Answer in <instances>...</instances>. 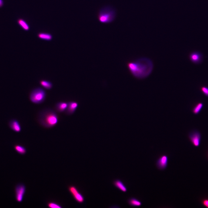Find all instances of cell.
Wrapping results in <instances>:
<instances>
[{
	"label": "cell",
	"mask_w": 208,
	"mask_h": 208,
	"mask_svg": "<svg viewBox=\"0 0 208 208\" xmlns=\"http://www.w3.org/2000/svg\"><path fill=\"white\" fill-rule=\"evenodd\" d=\"M129 72L135 78L139 79L145 78L151 73L153 64L150 59L142 57L127 63Z\"/></svg>",
	"instance_id": "cell-1"
},
{
	"label": "cell",
	"mask_w": 208,
	"mask_h": 208,
	"mask_svg": "<svg viewBox=\"0 0 208 208\" xmlns=\"http://www.w3.org/2000/svg\"><path fill=\"white\" fill-rule=\"evenodd\" d=\"M39 123L47 128L52 127L58 122V117L55 112L52 109H46L41 111L38 117Z\"/></svg>",
	"instance_id": "cell-2"
},
{
	"label": "cell",
	"mask_w": 208,
	"mask_h": 208,
	"mask_svg": "<svg viewBox=\"0 0 208 208\" xmlns=\"http://www.w3.org/2000/svg\"><path fill=\"white\" fill-rule=\"evenodd\" d=\"M97 16L98 20L100 23L104 24L109 23L115 19L116 12L111 7L106 6L99 10Z\"/></svg>",
	"instance_id": "cell-3"
},
{
	"label": "cell",
	"mask_w": 208,
	"mask_h": 208,
	"mask_svg": "<svg viewBox=\"0 0 208 208\" xmlns=\"http://www.w3.org/2000/svg\"><path fill=\"white\" fill-rule=\"evenodd\" d=\"M45 90L41 87L34 89L31 92L29 99L31 101L35 104H40L43 103L46 97Z\"/></svg>",
	"instance_id": "cell-4"
},
{
	"label": "cell",
	"mask_w": 208,
	"mask_h": 208,
	"mask_svg": "<svg viewBox=\"0 0 208 208\" xmlns=\"http://www.w3.org/2000/svg\"><path fill=\"white\" fill-rule=\"evenodd\" d=\"M188 138L192 144L196 147H198L201 143V135L200 132L197 129H194L189 132Z\"/></svg>",
	"instance_id": "cell-5"
},
{
	"label": "cell",
	"mask_w": 208,
	"mask_h": 208,
	"mask_svg": "<svg viewBox=\"0 0 208 208\" xmlns=\"http://www.w3.org/2000/svg\"><path fill=\"white\" fill-rule=\"evenodd\" d=\"M26 192V187L23 183H19L15 187V197L16 200L18 202L22 201Z\"/></svg>",
	"instance_id": "cell-6"
},
{
	"label": "cell",
	"mask_w": 208,
	"mask_h": 208,
	"mask_svg": "<svg viewBox=\"0 0 208 208\" xmlns=\"http://www.w3.org/2000/svg\"><path fill=\"white\" fill-rule=\"evenodd\" d=\"M68 190L74 199L79 203H83L84 201L83 196L78 191L77 187L73 185H70L68 187Z\"/></svg>",
	"instance_id": "cell-7"
},
{
	"label": "cell",
	"mask_w": 208,
	"mask_h": 208,
	"mask_svg": "<svg viewBox=\"0 0 208 208\" xmlns=\"http://www.w3.org/2000/svg\"><path fill=\"white\" fill-rule=\"evenodd\" d=\"M168 157L167 155H164L160 156L156 162V165L158 168L160 170L166 169L168 166Z\"/></svg>",
	"instance_id": "cell-8"
},
{
	"label": "cell",
	"mask_w": 208,
	"mask_h": 208,
	"mask_svg": "<svg viewBox=\"0 0 208 208\" xmlns=\"http://www.w3.org/2000/svg\"><path fill=\"white\" fill-rule=\"evenodd\" d=\"M189 58L192 62L196 64H198L202 62L203 56L202 54L199 52L195 51L190 54Z\"/></svg>",
	"instance_id": "cell-9"
},
{
	"label": "cell",
	"mask_w": 208,
	"mask_h": 208,
	"mask_svg": "<svg viewBox=\"0 0 208 208\" xmlns=\"http://www.w3.org/2000/svg\"><path fill=\"white\" fill-rule=\"evenodd\" d=\"M77 102L75 101H70L68 102V105L65 111V113L67 115H71L73 114L78 107Z\"/></svg>",
	"instance_id": "cell-10"
},
{
	"label": "cell",
	"mask_w": 208,
	"mask_h": 208,
	"mask_svg": "<svg viewBox=\"0 0 208 208\" xmlns=\"http://www.w3.org/2000/svg\"><path fill=\"white\" fill-rule=\"evenodd\" d=\"M9 125L12 130L16 132H19L21 131V127L16 119H13L10 120L9 122Z\"/></svg>",
	"instance_id": "cell-11"
},
{
	"label": "cell",
	"mask_w": 208,
	"mask_h": 208,
	"mask_svg": "<svg viewBox=\"0 0 208 208\" xmlns=\"http://www.w3.org/2000/svg\"><path fill=\"white\" fill-rule=\"evenodd\" d=\"M113 183L114 186L117 189L123 192H126L127 191V189L123 182L119 179L114 180Z\"/></svg>",
	"instance_id": "cell-12"
},
{
	"label": "cell",
	"mask_w": 208,
	"mask_h": 208,
	"mask_svg": "<svg viewBox=\"0 0 208 208\" xmlns=\"http://www.w3.org/2000/svg\"><path fill=\"white\" fill-rule=\"evenodd\" d=\"M68 105V102H60L55 105V108L58 112L61 113L65 111Z\"/></svg>",
	"instance_id": "cell-13"
},
{
	"label": "cell",
	"mask_w": 208,
	"mask_h": 208,
	"mask_svg": "<svg viewBox=\"0 0 208 208\" xmlns=\"http://www.w3.org/2000/svg\"><path fill=\"white\" fill-rule=\"evenodd\" d=\"M127 202L132 207H140L142 205V203L140 201L133 197L130 198L128 199Z\"/></svg>",
	"instance_id": "cell-14"
},
{
	"label": "cell",
	"mask_w": 208,
	"mask_h": 208,
	"mask_svg": "<svg viewBox=\"0 0 208 208\" xmlns=\"http://www.w3.org/2000/svg\"><path fill=\"white\" fill-rule=\"evenodd\" d=\"M204 106V104L202 102L197 103L193 107L192 111L195 115L198 114L201 111Z\"/></svg>",
	"instance_id": "cell-15"
},
{
	"label": "cell",
	"mask_w": 208,
	"mask_h": 208,
	"mask_svg": "<svg viewBox=\"0 0 208 208\" xmlns=\"http://www.w3.org/2000/svg\"><path fill=\"white\" fill-rule=\"evenodd\" d=\"M37 36L40 39L47 41H51L53 38L52 35L48 33H40L38 34Z\"/></svg>",
	"instance_id": "cell-16"
},
{
	"label": "cell",
	"mask_w": 208,
	"mask_h": 208,
	"mask_svg": "<svg viewBox=\"0 0 208 208\" xmlns=\"http://www.w3.org/2000/svg\"><path fill=\"white\" fill-rule=\"evenodd\" d=\"M17 22L18 25L24 30L26 31L29 29V27L28 24L23 19H18Z\"/></svg>",
	"instance_id": "cell-17"
},
{
	"label": "cell",
	"mask_w": 208,
	"mask_h": 208,
	"mask_svg": "<svg viewBox=\"0 0 208 208\" xmlns=\"http://www.w3.org/2000/svg\"><path fill=\"white\" fill-rule=\"evenodd\" d=\"M40 85L44 88L47 90L51 89L53 87V84L50 81L42 80L40 81Z\"/></svg>",
	"instance_id": "cell-18"
},
{
	"label": "cell",
	"mask_w": 208,
	"mask_h": 208,
	"mask_svg": "<svg viewBox=\"0 0 208 208\" xmlns=\"http://www.w3.org/2000/svg\"><path fill=\"white\" fill-rule=\"evenodd\" d=\"M14 148L16 151L20 155H24L26 153V148L21 145L16 144L14 145Z\"/></svg>",
	"instance_id": "cell-19"
},
{
	"label": "cell",
	"mask_w": 208,
	"mask_h": 208,
	"mask_svg": "<svg viewBox=\"0 0 208 208\" xmlns=\"http://www.w3.org/2000/svg\"><path fill=\"white\" fill-rule=\"evenodd\" d=\"M47 205L49 207L51 208H61L62 207L59 204L54 202H50L47 204Z\"/></svg>",
	"instance_id": "cell-20"
},
{
	"label": "cell",
	"mask_w": 208,
	"mask_h": 208,
	"mask_svg": "<svg viewBox=\"0 0 208 208\" xmlns=\"http://www.w3.org/2000/svg\"><path fill=\"white\" fill-rule=\"evenodd\" d=\"M202 92L206 96L208 97V87L205 86H202L200 88Z\"/></svg>",
	"instance_id": "cell-21"
},
{
	"label": "cell",
	"mask_w": 208,
	"mask_h": 208,
	"mask_svg": "<svg viewBox=\"0 0 208 208\" xmlns=\"http://www.w3.org/2000/svg\"><path fill=\"white\" fill-rule=\"evenodd\" d=\"M201 203L204 206L208 208V199H203L202 200Z\"/></svg>",
	"instance_id": "cell-22"
},
{
	"label": "cell",
	"mask_w": 208,
	"mask_h": 208,
	"mask_svg": "<svg viewBox=\"0 0 208 208\" xmlns=\"http://www.w3.org/2000/svg\"><path fill=\"white\" fill-rule=\"evenodd\" d=\"M3 0H0V8L2 7L3 5Z\"/></svg>",
	"instance_id": "cell-23"
},
{
	"label": "cell",
	"mask_w": 208,
	"mask_h": 208,
	"mask_svg": "<svg viewBox=\"0 0 208 208\" xmlns=\"http://www.w3.org/2000/svg\"><path fill=\"white\" fill-rule=\"evenodd\" d=\"M207 156H208V154H207Z\"/></svg>",
	"instance_id": "cell-24"
}]
</instances>
